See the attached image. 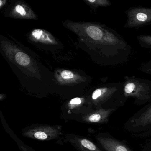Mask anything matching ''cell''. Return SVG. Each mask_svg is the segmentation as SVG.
Instances as JSON below:
<instances>
[{
	"label": "cell",
	"instance_id": "13",
	"mask_svg": "<svg viewBox=\"0 0 151 151\" xmlns=\"http://www.w3.org/2000/svg\"><path fill=\"white\" fill-rule=\"evenodd\" d=\"M83 100L81 98H76L71 99L69 102L68 108L69 109H75L79 107L83 104Z\"/></svg>",
	"mask_w": 151,
	"mask_h": 151
},
{
	"label": "cell",
	"instance_id": "15",
	"mask_svg": "<svg viewBox=\"0 0 151 151\" xmlns=\"http://www.w3.org/2000/svg\"><path fill=\"white\" fill-rule=\"evenodd\" d=\"M61 76L63 79L65 80L72 79L75 77V74L69 70H64L62 71Z\"/></svg>",
	"mask_w": 151,
	"mask_h": 151
},
{
	"label": "cell",
	"instance_id": "12",
	"mask_svg": "<svg viewBox=\"0 0 151 151\" xmlns=\"http://www.w3.org/2000/svg\"><path fill=\"white\" fill-rule=\"evenodd\" d=\"M87 2L95 8L98 7H107L112 5L109 0H88Z\"/></svg>",
	"mask_w": 151,
	"mask_h": 151
},
{
	"label": "cell",
	"instance_id": "8",
	"mask_svg": "<svg viewBox=\"0 0 151 151\" xmlns=\"http://www.w3.org/2000/svg\"><path fill=\"white\" fill-rule=\"evenodd\" d=\"M74 141L80 151H102L94 143L86 139L76 137Z\"/></svg>",
	"mask_w": 151,
	"mask_h": 151
},
{
	"label": "cell",
	"instance_id": "10",
	"mask_svg": "<svg viewBox=\"0 0 151 151\" xmlns=\"http://www.w3.org/2000/svg\"><path fill=\"white\" fill-rule=\"evenodd\" d=\"M137 40L141 47L151 51V34L138 35Z\"/></svg>",
	"mask_w": 151,
	"mask_h": 151
},
{
	"label": "cell",
	"instance_id": "7",
	"mask_svg": "<svg viewBox=\"0 0 151 151\" xmlns=\"http://www.w3.org/2000/svg\"><path fill=\"white\" fill-rule=\"evenodd\" d=\"M133 126L144 127L151 124V104L137 118L131 121Z\"/></svg>",
	"mask_w": 151,
	"mask_h": 151
},
{
	"label": "cell",
	"instance_id": "6",
	"mask_svg": "<svg viewBox=\"0 0 151 151\" xmlns=\"http://www.w3.org/2000/svg\"><path fill=\"white\" fill-rule=\"evenodd\" d=\"M97 140L106 151H131L127 146L114 139L99 137Z\"/></svg>",
	"mask_w": 151,
	"mask_h": 151
},
{
	"label": "cell",
	"instance_id": "2",
	"mask_svg": "<svg viewBox=\"0 0 151 151\" xmlns=\"http://www.w3.org/2000/svg\"><path fill=\"white\" fill-rule=\"evenodd\" d=\"M126 99L123 82L107 83L94 90L91 94L93 104L97 106L111 101H122Z\"/></svg>",
	"mask_w": 151,
	"mask_h": 151
},
{
	"label": "cell",
	"instance_id": "16",
	"mask_svg": "<svg viewBox=\"0 0 151 151\" xmlns=\"http://www.w3.org/2000/svg\"><path fill=\"white\" fill-rule=\"evenodd\" d=\"M15 11L17 14H20L22 16H25L26 15V10L23 6L21 5H17L15 7Z\"/></svg>",
	"mask_w": 151,
	"mask_h": 151
},
{
	"label": "cell",
	"instance_id": "11",
	"mask_svg": "<svg viewBox=\"0 0 151 151\" xmlns=\"http://www.w3.org/2000/svg\"><path fill=\"white\" fill-rule=\"evenodd\" d=\"M15 60L17 63L22 66H27L31 63L29 56L22 52L17 53L15 55Z\"/></svg>",
	"mask_w": 151,
	"mask_h": 151
},
{
	"label": "cell",
	"instance_id": "4",
	"mask_svg": "<svg viewBox=\"0 0 151 151\" xmlns=\"http://www.w3.org/2000/svg\"><path fill=\"white\" fill-rule=\"evenodd\" d=\"M61 133V129L56 126L40 124L25 129L22 135L33 139L49 140L58 137Z\"/></svg>",
	"mask_w": 151,
	"mask_h": 151
},
{
	"label": "cell",
	"instance_id": "5",
	"mask_svg": "<svg viewBox=\"0 0 151 151\" xmlns=\"http://www.w3.org/2000/svg\"><path fill=\"white\" fill-rule=\"evenodd\" d=\"M116 109L110 108L109 109L100 108L93 112H91L84 116L83 120L86 122L91 123H104L108 121L109 116Z\"/></svg>",
	"mask_w": 151,
	"mask_h": 151
},
{
	"label": "cell",
	"instance_id": "9",
	"mask_svg": "<svg viewBox=\"0 0 151 151\" xmlns=\"http://www.w3.org/2000/svg\"><path fill=\"white\" fill-rule=\"evenodd\" d=\"M32 37L37 40L46 43H53L54 41L50 37L49 35L42 30H34L32 33Z\"/></svg>",
	"mask_w": 151,
	"mask_h": 151
},
{
	"label": "cell",
	"instance_id": "1",
	"mask_svg": "<svg viewBox=\"0 0 151 151\" xmlns=\"http://www.w3.org/2000/svg\"><path fill=\"white\" fill-rule=\"evenodd\" d=\"M124 96L135 99V103L151 101V81L135 76H125L123 82Z\"/></svg>",
	"mask_w": 151,
	"mask_h": 151
},
{
	"label": "cell",
	"instance_id": "14",
	"mask_svg": "<svg viewBox=\"0 0 151 151\" xmlns=\"http://www.w3.org/2000/svg\"><path fill=\"white\" fill-rule=\"evenodd\" d=\"M138 70L145 74L151 75V60L142 63L138 68Z\"/></svg>",
	"mask_w": 151,
	"mask_h": 151
},
{
	"label": "cell",
	"instance_id": "17",
	"mask_svg": "<svg viewBox=\"0 0 151 151\" xmlns=\"http://www.w3.org/2000/svg\"><path fill=\"white\" fill-rule=\"evenodd\" d=\"M22 148H23V151H28V149H26L25 147H22Z\"/></svg>",
	"mask_w": 151,
	"mask_h": 151
},
{
	"label": "cell",
	"instance_id": "3",
	"mask_svg": "<svg viewBox=\"0 0 151 151\" xmlns=\"http://www.w3.org/2000/svg\"><path fill=\"white\" fill-rule=\"evenodd\" d=\"M127 17L124 29H138L151 24V7L135 6L125 11Z\"/></svg>",
	"mask_w": 151,
	"mask_h": 151
}]
</instances>
